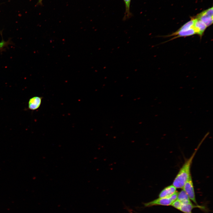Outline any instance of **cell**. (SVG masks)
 Instances as JSON below:
<instances>
[{
	"mask_svg": "<svg viewBox=\"0 0 213 213\" xmlns=\"http://www.w3.org/2000/svg\"><path fill=\"white\" fill-rule=\"evenodd\" d=\"M205 135L196 149L191 156L183 165L172 183V185L176 188H183V186L190 175V168L193 159L200 145L206 138Z\"/></svg>",
	"mask_w": 213,
	"mask_h": 213,
	"instance_id": "cell-1",
	"label": "cell"
},
{
	"mask_svg": "<svg viewBox=\"0 0 213 213\" xmlns=\"http://www.w3.org/2000/svg\"><path fill=\"white\" fill-rule=\"evenodd\" d=\"M182 189L187 194L191 200L196 205H198L196 200L193 183L191 174L185 183Z\"/></svg>",
	"mask_w": 213,
	"mask_h": 213,
	"instance_id": "cell-2",
	"label": "cell"
},
{
	"mask_svg": "<svg viewBox=\"0 0 213 213\" xmlns=\"http://www.w3.org/2000/svg\"><path fill=\"white\" fill-rule=\"evenodd\" d=\"M173 201L170 197L167 198H159L152 201L144 204L146 207H149L155 205L168 206L171 205Z\"/></svg>",
	"mask_w": 213,
	"mask_h": 213,
	"instance_id": "cell-3",
	"label": "cell"
},
{
	"mask_svg": "<svg viewBox=\"0 0 213 213\" xmlns=\"http://www.w3.org/2000/svg\"><path fill=\"white\" fill-rule=\"evenodd\" d=\"M194 22L193 28L196 34H198L201 37L207 27L200 20L196 18L194 19Z\"/></svg>",
	"mask_w": 213,
	"mask_h": 213,
	"instance_id": "cell-4",
	"label": "cell"
},
{
	"mask_svg": "<svg viewBox=\"0 0 213 213\" xmlns=\"http://www.w3.org/2000/svg\"><path fill=\"white\" fill-rule=\"evenodd\" d=\"M42 97L35 96L30 99L28 103V109L34 110L38 109L41 103Z\"/></svg>",
	"mask_w": 213,
	"mask_h": 213,
	"instance_id": "cell-5",
	"label": "cell"
},
{
	"mask_svg": "<svg viewBox=\"0 0 213 213\" xmlns=\"http://www.w3.org/2000/svg\"><path fill=\"white\" fill-rule=\"evenodd\" d=\"M176 188L172 185L164 188L160 193L159 198L169 197L176 191Z\"/></svg>",
	"mask_w": 213,
	"mask_h": 213,
	"instance_id": "cell-6",
	"label": "cell"
},
{
	"mask_svg": "<svg viewBox=\"0 0 213 213\" xmlns=\"http://www.w3.org/2000/svg\"><path fill=\"white\" fill-rule=\"evenodd\" d=\"M196 33L193 28L186 30H178L171 35L167 36V37L176 36V37L172 38L171 40L180 37H186L193 35Z\"/></svg>",
	"mask_w": 213,
	"mask_h": 213,
	"instance_id": "cell-7",
	"label": "cell"
},
{
	"mask_svg": "<svg viewBox=\"0 0 213 213\" xmlns=\"http://www.w3.org/2000/svg\"><path fill=\"white\" fill-rule=\"evenodd\" d=\"M196 18L202 21L207 27L213 23V17L206 14L204 11L198 14Z\"/></svg>",
	"mask_w": 213,
	"mask_h": 213,
	"instance_id": "cell-8",
	"label": "cell"
},
{
	"mask_svg": "<svg viewBox=\"0 0 213 213\" xmlns=\"http://www.w3.org/2000/svg\"><path fill=\"white\" fill-rule=\"evenodd\" d=\"M125 5V11L122 18L123 21H125L133 16V14L130 11L131 0H123Z\"/></svg>",
	"mask_w": 213,
	"mask_h": 213,
	"instance_id": "cell-9",
	"label": "cell"
},
{
	"mask_svg": "<svg viewBox=\"0 0 213 213\" xmlns=\"http://www.w3.org/2000/svg\"><path fill=\"white\" fill-rule=\"evenodd\" d=\"M195 208H203L202 206L198 205H195L191 203L183 204L179 210L184 213H192V209Z\"/></svg>",
	"mask_w": 213,
	"mask_h": 213,
	"instance_id": "cell-10",
	"label": "cell"
},
{
	"mask_svg": "<svg viewBox=\"0 0 213 213\" xmlns=\"http://www.w3.org/2000/svg\"><path fill=\"white\" fill-rule=\"evenodd\" d=\"M177 199L180 201L183 204L192 203L187 194L183 189L178 192Z\"/></svg>",
	"mask_w": 213,
	"mask_h": 213,
	"instance_id": "cell-11",
	"label": "cell"
},
{
	"mask_svg": "<svg viewBox=\"0 0 213 213\" xmlns=\"http://www.w3.org/2000/svg\"><path fill=\"white\" fill-rule=\"evenodd\" d=\"M0 33L2 37V40L0 42V51L1 52L4 50L5 48L7 47L9 45H12L13 44L11 40V38H9L7 41H4L2 37V31L0 32Z\"/></svg>",
	"mask_w": 213,
	"mask_h": 213,
	"instance_id": "cell-12",
	"label": "cell"
},
{
	"mask_svg": "<svg viewBox=\"0 0 213 213\" xmlns=\"http://www.w3.org/2000/svg\"><path fill=\"white\" fill-rule=\"evenodd\" d=\"M194 22V20L193 19L184 24L178 30H186L193 28Z\"/></svg>",
	"mask_w": 213,
	"mask_h": 213,
	"instance_id": "cell-13",
	"label": "cell"
},
{
	"mask_svg": "<svg viewBox=\"0 0 213 213\" xmlns=\"http://www.w3.org/2000/svg\"><path fill=\"white\" fill-rule=\"evenodd\" d=\"M182 204L180 201L177 199L172 203L171 205L175 208L179 210Z\"/></svg>",
	"mask_w": 213,
	"mask_h": 213,
	"instance_id": "cell-14",
	"label": "cell"
},
{
	"mask_svg": "<svg viewBox=\"0 0 213 213\" xmlns=\"http://www.w3.org/2000/svg\"><path fill=\"white\" fill-rule=\"evenodd\" d=\"M42 0H39L37 4L38 5H41L42 4Z\"/></svg>",
	"mask_w": 213,
	"mask_h": 213,
	"instance_id": "cell-15",
	"label": "cell"
}]
</instances>
